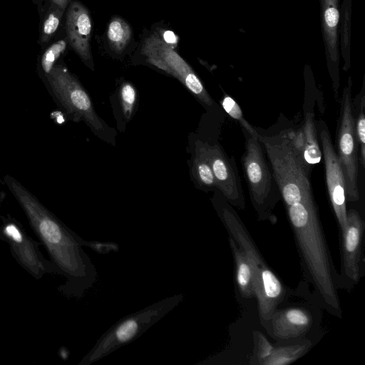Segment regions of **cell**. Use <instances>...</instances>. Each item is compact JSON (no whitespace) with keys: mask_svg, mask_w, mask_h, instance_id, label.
I'll return each mask as SVG.
<instances>
[{"mask_svg":"<svg viewBox=\"0 0 365 365\" xmlns=\"http://www.w3.org/2000/svg\"><path fill=\"white\" fill-rule=\"evenodd\" d=\"M3 180L46 249L56 274L66 279L58 291L68 298H81L97 279L96 267L82 248L89 242L67 227L18 180L9 174Z\"/></svg>","mask_w":365,"mask_h":365,"instance_id":"6da1fadb","label":"cell"},{"mask_svg":"<svg viewBox=\"0 0 365 365\" xmlns=\"http://www.w3.org/2000/svg\"><path fill=\"white\" fill-rule=\"evenodd\" d=\"M285 207L308 280L322 307L329 314L341 318L338 274L328 249L314 194Z\"/></svg>","mask_w":365,"mask_h":365,"instance_id":"7a4b0ae2","label":"cell"},{"mask_svg":"<svg viewBox=\"0 0 365 365\" xmlns=\"http://www.w3.org/2000/svg\"><path fill=\"white\" fill-rule=\"evenodd\" d=\"M219 194L215 207L229 235L244 250L249 260L254 276L259 319L266 329L272 314L285 299L286 287L264 261L233 206L220 191Z\"/></svg>","mask_w":365,"mask_h":365,"instance_id":"3957f363","label":"cell"},{"mask_svg":"<svg viewBox=\"0 0 365 365\" xmlns=\"http://www.w3.org/2000/svg\"><path fill=\"white\" fill-rule=\"evenodd\" d=\"M277 183L281 198L287 206L313 194L310 168L293 148L284 129L267 134L255 128Z\"/></svg>","mask_w":365,"mask_h":365,"instance_id":"277c9868","label":"cell"},{"mask_svg":"<svg viewBox=\"0 0 365 365\" xmlns=\"http://www.w3.org/2000/svg\"><path fill=\"white\" fill-rule=\"evenodd\" d=\"M183 294L165 298L118 321L100 336L78 365H90L139 337L175 307Z\"/></svg>","mask_w":365,"mask_h":365,"instance_id":"5b68a950","label":"cell"},{"mask_svg":"<svg viewBox=\"0 0 365 365\" xmlns=\"http://www.w3.org/2000/svg\"><path fill=\"white\" fill-rule=\"evenodd\" d=\"M44 78L51 96L71 120L85 122L99 138L111 142L112 130L98 118L84 88L66 66L56 63Z\"/></svg>","mask_w":365,"mask_h":365,"instance_id":"8992f818","label":"cell"},{"mask_svg":"<svg viewBox=\"0 0 365 365\" xmlns=\"http://www.w3.org/2000/svg\"><path fill=\"white\" fill-rule=\"evenodd\" d=\"M242 130L245 149L241 162L250 198L258 219L268 220L273 216V210L281 199L280 192L257 136Z\"/></svg>","mask_w":365,"mask_h":365,"instance_id":"52a82bcc","label":"cell"},{"mask_svg":"<svg viewBox=\"0 0 365 365\" xmlns=\"http://www.w3.org/2000/svg\"><path fill=\"white\" fill-rule=\"evenodd\" d=\"M351 88L352 81L349 76L340 100L339 118L336 133V153L344 176L346 201L357 202L359 200V147L351 107Z\"/></svg>","mask_w":365,"mask_h":365,"instance_id":"ba28073f","label":"cell"},{"mask_svg":"<svg viewBox=\"0 0 365 365\" xmlns=\"http://www.w3.org/2000/svg\"><path fill=\"white\" fill-rule=\"evenodd\" d=\"M0 240L6 242L16 262L35 279H41L45 274H56V269L50 259L41 253V243L34 240L15 217L7 214L0 215Z\"/></svg>","mask_w":365,"mask_h":365,"instance_id":"9c48e42d","label":"cell"},{"mask_svg":"<svg viewBox=\"0 0 365 365\" xmlns=\"http://www.w3.org/2000/svg\"><path fill=\"white\" fill-rule=\"evenodd\" d=\"M142 51L148 61L180 80L207 107L214 101L192 68L164 40L158 35L148 37Z\"/></svg>","mask_w":365,"mask_h":365,"instance_id":"30bf717a","label":"cell"},{"mask_svg":"<svg viewBox=\"0 0 365 365\" xmlns=\"http://www.w3.org/2000/svg\"><path fill=\"white\" fill-rule=\"evenodd\" d=\"M316 125L324 158L327 192L341 235L346 229L347 214L344 176L326 123L320 120Z\"/></svg>","mask_w":365,"mask_h":365,"instance_id":"8fae6325","label":"cell"},{"mask_svg":"<svg viewBox=\"0 0 365 365\" xmlns=\"http://www.w3.org/2000/svg\"><path fill=\"white\" fill-rule=\"evenodd\" d=\"M364 230V222L360 214L356 210H349L346 229L341 235V262L338 287L349 290L360 279Z\"/></svg>","mask_w":365,"mask_h":365,"instance_id":"7c38bea8","label":"cell"},{"mask_svg":"<svg viewBox=\"0 0 365 365\" xmlns=\"http://www.w3.org/2000/svg\"><path fill=\"white\" fill-rule=\"evenodd\" d=\"M217 190L234 207L245 210V199L235 158L229 157L218 144L203 143Z\"/></svg>","mask_w":365,"mask_h":365,"instance_id":"4fadbf2b","label":"cell"},{"mask_svg":"<svg viewBox=\"0 0 365 365\" xmlns=\"http://www.w3.org/2000/svg\"><path fill=\"white\" fill-rule=\"evenodd\" d=\"M321 30L327 70L335 98L339 99L340 86L338 28L340 0H319Z\"/></svg>","mask_w":365,"mask_h":365,"instance_id":"5bb4252c","label":"cell"},{"mask_svg":"<svg viewBox=\"0 0 365 365\" xmlns=\"http://www.w3.org/2000/svg\"><path fill=\"white\" fill-rule=\"evenodd\" d=\"M91 29V20L88 9L78 1L71 2L66 18L67 41L83 63L93 69L90 44Z\"/></svg>","mask_w":365,"mask_h":365,"instance_id":"9a60e30c","label":"cell"},{"mask_svg":"<svg viewBox=\"0 0 365 365\" xmlns=\"http://www.w3.org/2000/svg\"><path fill=\"white\" fill-rule=\"evenodd\" d=\"M312 322V316L306 308L277 309L266 329L274 338L288 340L304 336L311 329Z\"/></svg>","mask_w":365,"mask_h":365,"instance_id":"2e32d148","label":"cell"},{"mask_svg":"<svg viewBox=\"0 0 365 365\" xmlns=\"http://www.w3.org/2000/svg\"><path fill=\"white\" fill-rule=\"evenodd\" d=\"M312 83H305V98L303 105L304 120L301 129L304 137L303 157L306 163L312 165L320 162L322 153L319 143L315 115L314 102L311 101Z\"/></svg>","mask_w":365,"mask_h":365,"instance_id":"e0dca14e","label":"cell"},{"mask_svg":"<svg viewBox=\"0 0 365 365\" xmlns=\"http://www.w3.org/2000/svg\"><path fill=\"white\" fill-rule=\"evenodd\" d=\"M229 242L235 261L236 282L240 292L244 298H254V276L249 260L244 250L230 235Z\"/></svg>","mask_w":365,"mask_h":365,"instance_id":"ac0fdd59","label":"cell"},{"mask_svg":"<svg viewBox=\"0 0 365 365\" xmlns=\"http://www.w3.org/2000/svg\"><path fill=\"white\" fill-rule=\"evenodd\" d=\"M351 7L352 0H342L339 6V48L344 71H348L351 66Z\"/></svg>","mask_w":365,"mask_h":365,"instance_id":"d6986e66","label":"cell"},{"mask_svg":"<svg viewBox=\"0 0 365 365\" xmlns=\"http://www.w3.org/2000/svg\"><path fill=\"white\" fill-rule=\"evenodd\" d=\"M355 135L359 147V163L365 168V76L361 89L354 100H351Z\"/></svg>","mask_w":365,"mask_h":365,"instance_id":"ffe728a7","label":"cell"},{"mask_svg":"<svg viewBox=\"0 0 365 365\" xmlns=\"http://www.w3.org/2000/svg\"><path fill=\"white\" fill-rule=\"evenodd\" d=\"M312 345L309 340H303L299 343L273 346L269 355L263 361L262 365H288L304 355Z\"/></svg>","mask_w":365,"mask_h":365,"instance_id":"44dd1931","label":"cell"},{"mask_svg":"<svg viewBox=\"0 0 365 365\" xmlns=\"http://www.w3.org/2000/svg\"><path fill=\"white\" fill-rule=\"evenodd\" d=\"M192 172L198 183L208 189H216L214 174L207 157L203 142L197 141L195 155L193 160Z\"/></svg>","mask_w":365,"mask_h":365,"instance_id":"7402d4cb","label":"cell"},{"mask_svg":"<svg viewBox=\"0 0 365 365\" xmlns=\"http://www.w3.org/2000/svg\"><path fill=\"white\" fill-rule=\"evenodd\" d=\"M132 36L130 25L122 18H113L108 27L107 37L110 48L118 53L123 51L129 43Z\"/></svg>","mask_w":365,"mask_h":365,"instance_id":"603a6c76","label":"cell"},{"mask_svg":"<svg viewBox=\"0 0 365 365\" xmlns=\"http://www.w3.org/2000/svg\"><path fill=\"white\" fill-rule=\"evenodd\" d=\"M68 0H52V4L43 19L40 31L39 41L45 44L56 32Z\"/></svg>","mask_w":365,"mask_h":365,"instance_id":"cb8c5ba5","label":"cell"},{"mask_svg":"<svg viewBox=\"0 0 365 365\" xmlns=\"http://www.w3.org/2000/svg\"><path fill=\"white\" fill-rule=\"evenodd\" d=\"M66 39H61L51 44L43 53L40 64L43 73H48L56 64L58 58L65 51L67 46Z\"/></svg>","mask_w":365,"mask_h":365,"instance_id":"d4e9b609","label":"cell"},{"mask_svg":"<svg viewBox=\"0 0 365 365\" xmlns=\"http://www.w3.org/2000/svg\"><path fill=\"white\" fill-rule=\"evenodd\" d=\"M222 106L230 117L238 121L242 129L247 130L253 135L257 136L255 128L245 119L240 106L232 97L225 94L222 100Z\"/></svg>","mask_w":365,"mask_h":365,"instance_id":"484cf974","label":"cell"},{"mask_svg":"<svg viewBox=\"0 0 365 365\" xmlns=\"http://www.w3.org/2000/svg\"><path fill=\"white\" fill-rule=\"evenodd\" d=\"M255 351L250 364L262 365L263 361L269 355L273 348L272 344L259 331L253 332Z\"/></svg>","mask_w":365,"mask_h":365,"instance_id":"4316f807","label":"cell"},{"mask_svg":"<svg viewBox=\"0 0 365 365\" xmlns=\"http://www.w3.org/2000/svg\"><path fill=\"white\" fill-rule=\"evenodd\" d=\"M120 99L123 115L129 120L133 113L136 100L135 90L129 83H125L122 85L120 91Z\"/></svg>","mask_w":365,"mask_h":365,"instance_id":"83f0119b","label":"cell"},{"mask_svg":"<svg viewBox=\"0 0 365 365\" xmlns=\"http://www.w3.org/2000/svg\"><path fill=\"white\" fill-rule=\"evenodd\" d=\"M163 40L168 44L173 43L177 41L175 35L169 31H167L163 34Z\"/></svg>","mask_w":365,"mask_h":365,"instance_id":"f1b7e54d","label":"cell"},{"mask_svg":"<svg viewBox=\"0 0 365 365\" xmlns=\"http://www.w3.org/2000/svg\"><path fill=\"white\" fill-rule=\"evenodd\" d=\"M5 198H6V193L0 190V207L1 206Z\"/></svg>","mask_w":365,"mask_h":365,"instance_id":"f546056e","label":"cell"},{"mask_svg":"<svg viewBox=\"0 0 365 365\" xmlns=\"http://www.w3.org/2000/svg\"><path fill=\"white\" fill-rule=\"evenodd\" d=\"M0 237H1V236H0Z\"/></svg>","mask_w":365,"mask_h":365,"instance_id":"4dcf8cb0","label":"cell"}]
</instances>
